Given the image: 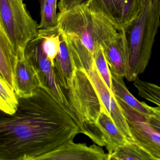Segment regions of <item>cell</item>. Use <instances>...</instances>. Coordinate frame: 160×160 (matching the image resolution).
<instances>
[{
    "mask_svg": "<svg viewBox=\"0 0 160 160\" xmlns=\"http://www.w3.org/2000/svg\"><path fill=\"white\" fill-rule=\"evenodd\" d=\"M39 35L43 36L42 46L44 52L54 64L61 46L60 35L57 28L50 30H39Z\"/></svg>",
    "mask_w": 160,
    "mask_h": 160,
    "instance_id": "19",
    "label": "cell"
},
{
    "mask_svg": "<svg viewBox=\"0 0 160 160\" xmlns=\"http://www.w3.org/2000/svg\"><path fill=\"white\" fill-rule=\"evenodd\" d=\"M18 100L16 112L0 121V160H35L81 133L72 117L42 87Z\"/></svg>",
    "mask_w": 160,
    "mask_h": 160,
    "instance_id": "1",
    "label": "cell"
},
{
    "mask_svg": "<svg viewBox=\"0 0 160 160\" xmlns=\"http://www.w3.org/2000/svg\"><path fill=\"white\" fill-rule=\"evenodd\" d=\"M66 90L70 106L80 122L81 133L85 135L105 108L86 69L75 68Z\"/></svg>",
    "mask_w": 160,
    "mask_h": 160,
    "instance_id": "4",
    "label": "cell"
},
{
    "mask_svg": "<svg viewBox=\"0 0 160 160\" xmlns=\"http://www.w3.org/2000/svg\"><path fill=\"white\" fill-rule=\"evenodd\" d=\"M95 124L102 133L105 147L108 153H112L119 147L130 142L115 124L105 109L102 110Z\"/></svg>",
    "mask_w": 160,
    "mask_h": 160,
    "instance_id": "13",
    "label": "cell"
},
{
    "mask_svg": "<svg viewBox=\"0 0 160 160\" xmlns=\"http://www.w3.org/2000/svg\"><path fill=\"white\" fill-rule=\"evenodd\" d=\"M41 21L39 24V30H50L58 27V14L57 8L41 0Z\"/></svg>",
    "mask_w": 160,
    "mask_h": 160,
    "instance_id": "21",
    "label": "cell"
},
{
    "mask_svg": "<svg viewBox=\"0 0 160 160\" xmlns=\"http://www.w3.org/2000/svg\"><path fill=\"white\" fill-rule=\"evenodd\" d=\"M73 140L65 142L35 160H108L109 153H106L100 146H88L86 143H75Z\"/></svg>",
    "mask_w": 160,
    "mask_h": 160,
    "instance_id": "9",
    "label": "cell"
},
{
    "mask_svg": "<svg viewBox=\"0 0 160 160\" xmlns=\"http://www.w3.org/2000/svg\"><path fill=\"white\" fill-rule=\"evenodd\" d=\"M84 2L85 0H60L58 8L59 12H65Z\"/></svg>",
    "mask_w": 160,
    "mask_h": 160,
    "instance_id": "23",
    "label": "cell"
},
{
    "mask_svg": "<svg viewBox=\"0 0 160 160\" xmlns=\"http://www.w3.org/2000/svg\"><path fill=\"white\" fill-rule=\"evenodd\" d=\"M150 109L152 111L153 115L160 119V108L159 107H150Z\"/></svg>",
    "mask_w": 160,
    "mask_h": 160,
    "instance_id": "25",
    "label": "cell"
},
{
    "mask_svg": "<svg viewBox=\"0 0 160 160\" xmlns=\"http://www.w3.org/2000/svg\"><path fill=\"white\" fill-rule=\"evenodd\" d=\"M153 160L152 156L134 141L128 142L109 153L108 160Z\"/></svg>",
    "mask_w": 160,
    "mask_h": 160,
    "instance_id": "17",
    "label": "cell"
},
{
    "mask_svg": "<svg viewBox=\"0 0 160 160\" xmlns=\"http://www.w3.org/2000/svg\"><path fill=\"white\" fill-rule=\"evenodd\" d=\"M58 29L70 48L76 68L87 71L94 63L97 47L119 32L107 19L90 10L86 2L59 12Z\"/></svg>",
    "mask_w": 160,
    "mask_h": 160,
    "instance_id": "2",
    "label": "cell"
},
{
    "mask_svg": "<svg viewBox=\"0 0 160 160\" xmlns=\"http://www.w3.org/2000/svg\"><path fill=\"white\" fill-rule=\"evenodd\" d=\"M127 43L125 31L122 30L117 36L101 45L111 73L123 78L126 76Z\"/></svg>",
    "mask_w": 160,
    "mask_h": 160,
    "instance_id": "10",
    "label": "cell"
},
{
    "mask_svg": "<svg viewBox=\"0 0 160 160\" xmlns=\"http://www.w3.org/2000/svg\"><path fill=\"white\" fill-rule=\"evenodd\" d=\"M127 119L133 141L138 144L153 159L160 160V133L152 129L146 119Z\"/></svg>",
    "mask_w": 160,
    "mask_h": 160,
    "instance_id": "11",
    "label": "cell"
},
{
    "mask_svg": "<svg viewBox=\"0 0 160 160\" xmlns=\"http://www.w3.org/2000/svg\"><path fill=\"white\" fill-rule=\"evenodd\" d=\"M60 35L61 43L59 51L54 60V70L61 87L66 90L76 66L68 44L60 34Z\"/></svg>",
    "mask_w": 160,
    "mask_h": 160,
    "instance_id": "15",
    "label": "cell"
},
{
    "mask_svg": "<svg viewBox=\"0 0 160 160\" xmlns=\"http://www.w3.org/2000/svg\"><path fill=\"white\" fill-rule=\"evenodd\" d=\"M160 27V0H143L136 19L124 30L128 43L126 76L134 81L148 64Z\"/></svg>",
    "mask_w": 160,
    "mask_h": 160,
    "instance_id": "3",
    "label": "cell"
},
{
    "mask_svg": "<svg viewBox=\"0 0 160 160\" xmlns=\"http://www.w3.org/2000/svg\"><path fill=\"white\" fill-rule=\"evenodd\" d=\"M44 1L47 3L50 4L55 8H57V6H58L57 1H58V0H44Z\"/></svg>",
    "mask_w": 160,
    "mask_h": 160,
    "instance_id": "26",
    "label": "cell"
},
{
    "mask_svg": "<svg viewBox=\"0 0 160 160\" xmlns=\"http://www.w3.org/2000/svg\"><path fill=\"white\" fill-rule=\"evenodd\" d=\"M18 56L8 37L0 29V72L1 76L15 91L14 76Z\"/></svg>",
    "mask_w": 160,
    "mask_h": 160,
    "instance_id": "14",
    "label": "cell"
},
{
    "mask_svg": "<svg viewBox=\"0 0 160 160\" xmlns=\"http://www.w3.org/2000/svg\"><path fill=\"white\" fill-rule=\"evenodd\" d=\"M0 29L18 57L25 55L28 44L39 34V24L27 10L24 0H0Z\"/></svg>",
    "mask_w": 160,
    "mask_h": 160,
    "instance_id": "5",
    "label": "cell"
},
{
    "mask_svg": "<svg viewBox=\"0 0 160 160\" xmlns=\"http://www.w3.org/2000/svg\"><path fill=\"white\" fill-rule=\"evenodd\" d=\"M100 99L108 115L128 141H133L130 126L122 108L113 92L109 90L99 73L95 62L88 71Z\"/></svg>",
    "mask_w": 160,
    "mask_h": 160,
    "instance_id": "8",
    "label": "cell"
},
{
    "mask_svg": "<svg viewBox=\"0 0 160 160\" xmlns=\"http://www.w3.org/2000/svg\"><path fill=\"white\" fill-rule=\"evenodd\" d=\"M15 92L19 98L31 96L40 87L36 71L25 55L18 57L14 76Z\"/></svg>",
    "mask_w": 160,
    "mask_h": 160,
    "instance_id": "12",
    "label": "cell"
},
{
    "mask_svg": "<svg viewBox=\"0 0 160 160\" xmlns=\"http://www.w3.org/2000/svg\"><path fill=\"white\" fill-rule=\"evenodd\" d=\"M93 58L99 73L109 90L113 92L111 73L102 46L97 47L94 51Z\"/></svg>",
    "mask_w": 160,
    "mask_h": 160,
    "instance_id": "22",
    "label": "cell"
},
{
    "mask_svg": "<svg viewBox=\"0 0 160 160\" xmlns=\"http://www.w3.org/2000/svg\"><path fill=\"white\" fill-rule=\"evenodd\" d=\"M134 85L140 97L160 108V86L150 82L142 81L138 78L135 80Z\"/></svg>",
    "mask_w": 160,
    "mask_h": 160,
    "instance_id": "20",
    "label": "cell"
},
{
    "mask_svg": "<svg viewBox=\"0 0 160 160\" xmlns=\"http://www.w3.org/2000/svg\"><path fill=\"white\" fill-rule=\"evenodd\" d=\"M111 76L112 90L116 97L146 118L153 115L150 108V106L143 102H139L131 94L124 84L123 77L112 73Z\"/></svg>",
    "mask_w": 160,
    "mask_h": 160,
    "instance_id": "16",
    "label": "cell"
},
{
    "mask_svg": "<svg viewBox=\"0 0 160 160\" xmlns=\"http://www.w3.org/2000/svg\"><path fill=\"white\" fill-rule=\"evenodd\" d=\"M143 0H88L90 10L105 18L118 30H125L136 19Z\"/></svg>",
    "mask_w": 160,
    "mask_h": 160,
    "instance_id": "7",
    "label": "cell"
},
{
    "mask_svg": "<svg viewBox=\"0 0 160 160\" xmlns=\"http://www.w3.org/2000/svg\"><path fill=\"white\" fill-rule=\"evenodd\" d=\"M43 39V36L39 35L38 37L31 41L25 49V57L36 71L40 87L46 90L56 98L80 128V122L73 111L66 93L57 79L54 64L44 52L42 46Z\"/></svg>",
    "mask_w": 160,
    "mask_h": 160,
    "instance_id": "6",
    "label": "cell"
},
{
    "mask_svg": "<svg viewBox=\"0 0 160 160\" xmlns=\"http://www.w3.org/2000/svg\"><path fill=\"white\" fill-rule=\"evenodd\" d=\"M147 123L155 131L160 133V119L154 115L147 117Z\"/></svg>",
    "mask_w": 160,
    "mask_h": 160,
    "instance_id": "24",
    "label": "cell"
},
{
    "mask_svg": "<svg viewBox=\"0 0 160 160\" xmlns=\"http://www.w3.org/2000/svg\"><path fill=\"white\" fill-rule=\"evenodd\" d=\"M0 109L6 115H13L16 112L19 105L18 96L1 77H0Z\"/></svg>",
    "mask_w": 160,
    "mask_h": 160,
    "instance_id": "18",
    "label": "cell"
}]
</instances>
